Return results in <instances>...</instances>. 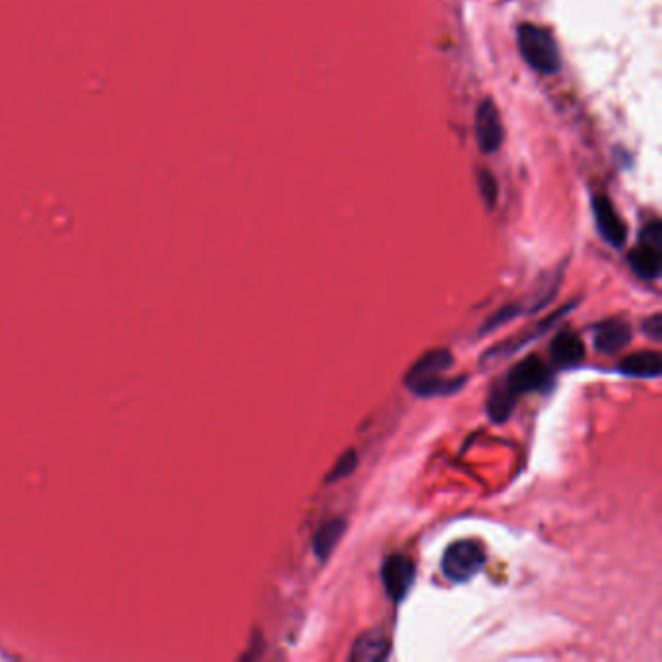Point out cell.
Wrapping results in <instances>:
<instances>
[{
  "label": "cell",
  "mask_w": 662,
  "mask_h": 662,
  "mask_svg": "<svg viewBox=\"0 0 662 662\" xmlns=\"http://www.w3.org/2000/svg\"><path fill=\"white\" fill-rule=\"evenodd\" d=\"M552 385V371L538 356H529L511 367L488 397V416L492 422L503 424L511 418L517 400L527 393H538Z\"/></svg>",
  "instance_id": "cell-1"
},
{
  "label": "cell",
  "mask_w": 662,
  "mask_h": 662,
  "mask_svg": "<svg viewBox=\"0 0 662 662\" xmlns=\"http://www.w3.org/2000/svg\"><path fill=\"white\" fill-rule=\"evenodd\" d=\"M519 49L532 70L554 74L560 68V51L552 34L536 24L519 26Z\"/></svg>",
  "instance_id": "cell-2"
},
{
  "label": "cell",
  "mask_w": 662,
  "mask_h": 662,
  "mask_svg": "<svg viewBox=\"0 0 662 662\" xmlns=\"http://www.w3.org/2000/svg\"><path fill=\"white\" fill-rule=\"evenodd\" d=\"M486 565V552L476 540H457L447 546L441 558V571L453 583H466Z\"/></svg>",
  "instance_id": "cell-3"
},
{
  "label": "cell",
  "mask_w": 662,
  "mask_h": 662,
  "mask_svg": "<svg viewBox=\"0 0 662 662\" xmlns=\"http://www.w3.org/2000/svg\"><path fill=\"white\" fill-rule=\"evenodd\" d=\"M629 265L643 280H657L661 276L662 226L659 220L643 228L639 245L629 253Z\"/></svg>",
  "instance_id": "cell-4"
},
{
  "label": "cell",
  "mask_w": 662,
  "mask_h": 662,
  "mask_svg": "<svg viewBox=\"0 0 662 662\" xmlns=\"http://www.w3.org/2000/svg\"><path fill=\"white\" fill-rule=\"evenodd\" d=\"M575 303H577V301H573V303L565 305V307H562V309H558L554 315H550V317H546V319L538 321V325L530 327L529 331L519 332V334H515L513 338H509V340H505V342H499L497 346L490 348V350L484 354V358H482V365L496 364V362H501V360H505V358H509V356L517 354L521 348L529 346L530 342H534L536 338H540V334H544V332L550 331V329H552V327L558 323V319H562L565 313H569V311L575 307Z\"/></svg>",
  "instance_id": "cell-5"
},
{
  "label": "cell",
  "mask_w": 662,
  "mask_h": 662,
  "mask_svg": "<svg viewBox=\"0 0 662 662\" xmlns=\"http://www.w3.org/2000/svg\"><path fill=\"white\" fill-rule=\"evenodd\" d=\"M381 579H383L387 595L391 596L398 604L408 596L412 585H414L416 567H414V563L408 556L393 554L383 562Z\"/></svg>",
  "instance_id": "cell-6"
},
{
  "label": "cell",
  "mask_w": 662,
  "mask_h": 662,
  "mask_svg": "<svg viewBox=\"0 0 662 662\" xmlns=\"http://www.w3.org/2000/svg\"><path fill=\"white\" fill-rule=\"evenodd\" d=\"M593 214H595L596 228L598 233L604 237L606 243L612 247H622L628 239V230L624 220L620 218L618 210L614 208L612 200L604 195H598L593 199Z\"/></svg>",
  "instance_id": "cell-7"
},
{
  "label": "cell",
  "mask_w": 662,
  "mask_h": 662,
  "mask_svg": "<svg viewBox=\"0 0 662 662\" xmlns=\"http://www.w3.org/2000/svg\"><path fill=\"white\" fill-rule=\"evenodd\" d=\"M476 138L478 146L486 154L497 152L503 144V123L492 100L482 101L476 111Z\"/></svg>",
  "instance_id": "cell-8"
},
{
  "label": "cell",
  "mask_w": 662,
  "mask_h": 662,
  "mask_svg": "<svg viewBox=\"0 0 662 662\" xmlns=\"http://www.w3.org/2000/svg\"><path fill=\"white\" fill-rule=\"evenodd\" d=\"M453 364H455V358L449 350L435 348V350L426 352L418 362L412 364V367L406 373V377H404V383L410 389L416 383H422V381H428V379L443 375L449 367H453Z\"/></svg>",
  "instance_id": "cell-9"
},
{
  "label": "cell",
  "mask_w": 662,
  "mask_h": 662,
  "mask_svg": "<svg viewBox=\"0 0 662 662\" xmlns=\"http://www.w3.org/2000/svg\"><path fill=\"white\" fill-rule=\"evenodd\" d=\"M391 653V639L381 629L364 631L352 645L350 661L354 662H381L385 661Z\"/></svg>",
  "instance_id": "cell-10"
},
{
  "label": "cell",
  "mask_w": 662,
  "mask_h": 662,
  "mask_svg": "<svg viewBox=\"0 0 662 662\" xmlns=\"http://www.w3.org/2000/svg\"><path fill=\"white\" fill-rule=\"evenodd\" d=\"M631 342V327L620 319H608L595 327L596 352L612 356Z\"/></svg>",
  "instance_id": "cell-11"
},
{
  "label": "cell",
  "mask_w": 662,
  "mask_h": 662,
  "mask_svg": "<svg viewBox=\"0 0 662 662\" xmlns=\"http://www.w3.org/2000/svg\"><path fill=\"white\" fill-rule=\"evenodd\" d=\"M552 360L558 367H577L585 360V344L581 336L571 329L558 332L550 344Z\"/></svg>",
  "instance_id": "cell-12"
},
{
  "label": "cell",
  "mask_w": 662,
  "mask_h": 662,
  "mask_svg": "<svg viewBox=\"0 0 662 662\" xmlns=\"http://www.w3.org/2000/svg\"><path fill=\"white\" fill-rule=\"evenodd\" d=\"M618 371L635 379H657L662 373L661 354L651 350L629 354L618 364Z\"/></svg>",
  "instance_id": "cell-13"
},
{
  "label": "cell",
  "mask_w": 662,
  "mask_h": 662,
  "mask_svg": "<svg viewBox=\"0 0 662 662\" xmlns=\"http://www.w3.org/2000/svg\"><path fill=\"white\" fill-rule=\"evenodd\" d=\"M346 529H348V523L342 517L331 519V521H327L325 525H321L317 529L315 536H313V552H315L317 560L325 562V560L331 558L334 548L338 546V542L344 536Z\"/></svg>",
  "instance_id": "cell-14"
},
{
  "label": "cell",
  "mask_w": 662,
  "mask_h": 662,
  "mask_svg": "<svg viewBox=\"0 0 662 662\" xmlns=\"http://www.w3.org/2000/svg\"><path fill=\"white\" fill-rule=\"evenodd\" d=\"M468 377L466 375H459V377H433V379H428V381H422V383H416L410 387V391L414 395L422 398H435V397H451L455 393H459L466 385Z\"/></svg>",
  "instance_id": "cell-15"
},
{
  "label": "cell",
  "mask_w": 662,
  "mask_h": 662,
  "mask_svg": "<svg viewBox=\"0 0 662 662\" xmlns=\"http://www.w3.org/2000/svg\"><path fill=\"white\" fill-rule=\"evenodd\" d=\"M356 468H358V453H356L354 449H348V451H344V453L338 457V461H336L331 470H329L325 482H327V484L340 482V480L352 476V472H354Z\"/></svg>",
  "instance_id": "cell-16"
},
{
  "label": "cell",
  "mask_w": 662,
  "mask_h": 662,
  "mask_svg": "<svg viewBox=\"0 0 662 662\" xmlns=\"http://www.w3.org/2000/svg\"><path fill=\"white\" fill-rule=\"evenodd\" d=\"M478 183H480L482 195H484V199L488 202V206H494L497 197V185L496 181H494V177H492L488 171H482Z\"/></svg>",
  "instance_id": "cell-17"
},
{
  "label": "cell",
  "mask_w": 662,
  "mask_h": 662,
  "mask_svg": "<svg viewBox=\"0 0 662 662\" xmlns=\"http://www.w3.org/2000/svg\"><path fill=\"white\" fill-rule=\"evenodd\" d=\"M643 332L647 336H651L653 340H661L662 338V319L661 315H653L651 319H647L643 323Z\"/></svg>",
  "instance_id": "cell-18"
}]
</instances>
